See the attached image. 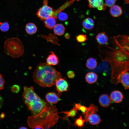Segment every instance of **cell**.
<instances>
[{
    "label": "cell",
    "mask_w": 129,
    "mask_h": 129,
    "mask_svg": "<svg viewBox=\"0 0 129 129\" xmlns=\"http://www.w3.org/2000/svg\"><path fill=\"white\" fill-rule=\"evenodd\" d=\"M5 83L4 79L0 73V91L4 88Z\"/></svg>",
    "instance_id": "33"
},
{
    "label": "cell",
    "mask_w": 129,
    "mask_h": 129,
    "mask_svg": "<svg viewBox=\"0 0 129 129\" xmlns=\"http://www.w3.org/2000/svg\"><path fill=\"white\" fill-rule=\"evenodd\" d=\"M110 10L111 15L113 17H116L121 15L122 13L121 7L118 5H114L111 7Z\"/></svg>",
    "instance_id": "17"
},
{
    "label": "cell",
    "mask_w": 129,
    "mask_h": 129,
    "mask_svg": "<svg viewBox=\"0 0 129 129\" xmlns=\"http://www.w3.org/2000/svg\"><path fill=\"white\" fill-rule=\"evenodd\" d=\"M89 7L91 8H96L99 10L104 11L106 5L103 0H88Z\"/></svg>",
    "instance_id": "8"
},
{
    "label": "cell",
    "mask_w": 129,
    "mask_h": 129,
    "mask_svg": "<svg viewBox=\"0 0 129 129\" xmlns=\"http://www.w3.org/2000/svg\"><path fill=\"white\" fill-rule=\"evenodd\" d=\"M74 104L75 105L74 106L75 108L77 110L81 111L84 115L87 111L88 108L85 106L82 105L79 103H74Z\"/></svg>",
    "instance_id": "28"
},
{
    "label": "cell",
    "mask_w": 129,
    "mask_h": 129,
    "mask_svg": "<svg viewBox=\"0 0 129 129\" xmlns=\"http://www.w3.org/2000/svg\"><path fill=\"white\" fill-rule=\"evenodd\" d=\"M57 109L56 105L47 102L44 108L38 114L28 118L29 126L32 129H42L53 127L59 118Z\"/></svg>",
    "instance_id": "2"
},
{
    "label": "cell",
    "mask_w": 129,
    "mask_h": 129,
    "mask_svg": "<svg viewBox=\"0 0 129 129\" xmlns=\"http://www.w3.org/2000/svg\"><path fill=\"white\" fill-rule=\"evenodd\" d=\"M85 122V120L82 118V116L80 115L79 118L75 119L74 125L75 126L81 128L83 126Z\"/></svg>",
    "instance_id": "27"
},
{
    "label": "cell",
    "mask_w": 129,
    "mask_h": 129,
    "mask_svg": "<svg viewBox=\"0 0 129 129\" xmlns=\"http://www.w3.org/2000/svg\"><path fill=\"white\" fill-rule=\"evenodd\" d=\"M70 34L68 33H66L64 35L65 38L66 39H69L70 38Z\"/></svg>",
    "instance_id": "37"
},
{
    "label": "cell",
    "mask_w": 129,
    "mask_h": 129,
    "mask_svg": "<svg viewBox=\"0 0 129 129\" xmlns=\"http://www.w3.org/2000/svg\"><path fill=\"white\" fill-rule=\"evenodd\" d=\"M10 28L8 23L7 22L0 23V30L2 32H5L8 31Z\"/></svg>",
    "instance_id": "29"
},
{
    "label": "cell",
    "mask_w": 129,
    "mask_h": 129,
    "mask_svg": "<svg viewBox=\"0 0 129 129\" xmlns=\"http://www.w3.org/2000/svg\"><path fill=\"white\" fill-rule=\"evenodd\" d=\"M44 21L45 27L50 29L53 28L56 24L55 18L53 16L48 17Z\"/></svg>",
    "instance_id": "19"
},
{
    "label": "cell",
    "mask_w": 129,
    "mask_h": 129,
    "mask_svg": "<svg viewBox=\"0 0 129 129\" xmlns=\"http://www.w3.org/2000/svg\"><path fill=\"white\" fill-rule=\"evenodd\" d=\"M54 28V32L56 35L61 36L64 34L65 28L62 24H56Z\"/></svg>",
    "instance_id": "23"
},
{
    "label": "cell",
    "mask_w": 129,
    "mask_h": 129,
    "mask_svg": "<svg viewBox=\"0 0 129 129\" xmlns=\"http://www.w3.org/2000/svg\"><path fill=\"white\" fill-rule=\"evenodd\" d=\"M3 102V98L0 95V109L2 106Z\"/></svg>",
    "instance_id": "36"
},
{
    "label": "cell",
    "mask_w": 129,
    "mask_h": 129,
    "mask_svg": "<svg viewBox=\"0 0 129 129\" xmlns=\"http://www.w3.org/2000/svg\"><path fill=\"white\" fill-rule=\"evenodd\" d=\"M67 75L68 77L70 79L73 78L75 76L74 72L72 70L68 71L67 73Z\"/></svg>",
    "instance_id": "34"
},
{
    "label": "cell",
    "mask_w": 129,
    "mask_h": 129,
    "mask_svg": "<svg viewBox=\"0 0 129 129\" xmlns=\"http://www.w3.org/2000/svg\"><path fill=\"white\" fill-rule=\"evenodd\" d=\"M75 0H71L69 1H68L65 3L64 5H63L61 7L57 10H55L53 16L55 18H57L58 14L59 13L61 12L62 10H64L67 6L71 5L74 2Z\"/></svg>",
    "instance_id": "26"
},
{
    "label": "cell",
    "mask_w": 129,
    "mask_h": 129,
    "mask_svg": "<svg viewBox=\"0 0 129 129\" xmlns=\"http://www.w3.org/2000/svg\"><path fill=\"white\" fill-rule=\"evenodd\" d=\"M129 73L128 71H126L123 73L120 76L119 83L122 84L125 90L129 89Z\"/></svg>",
    "instance_id": "11"
},
{
    "label": "cell",
    "mask_w": 129,
    "mask_h": 129,
    "mask_svg": "<svg viewBox=\"0 0 129 129\" xmlns=\"http://www.w3.org/2000/svg\"><path fill=\"white\" fill-rule=\"evenodd\" d=\"M4 49L7 55L14 58L22 56L24 51L22 43L17 37H12L6 40L4 43Z\"/></svg>",
    "instance_id": "5"
},
{
    "label": "cell",
    "mask_w": 129,
    "mask_h": 129,
    "mask_svg": "<svg viewBox=\"0 0 129 129\" xmlns=\"http://www.w3.org/2000/svg\"><path fill=\"white\" fill-rule=\"evenodd\" d=\"M82 24L85 29L89 30L92 29L93 28L94 26V22L92 19L88 17L84 20Z\"/></svg>",
    "instance_id": "21"
},
{
    "label": "cell",
    "mask_w": 129,
    "mask_h": 129,
    "mask_svg": "<svg viewBox=\"0 0 129 129\" xmlns=\"http://www.w3.org/2000/svg\"><path fill=\"white\" fill-rule=\"evenodd\" d=\"M98 76L97 74L93 72H90L86 75L85 79L86 82L90 84L96 82L97 81Z\"/></svg>",
    "instance_id": "18"
},
{
    "label": "cell",
    "mask_w": 129,
    "mask_h": 129,
    "mask_svg": "<svg viewBox=\"0 0 129 129\" xmlns=\"http://www.w3.org/2000/svg\"><path fill=\"white\" fill-rule=\"evenodd\" d=\"M97 62L96 59L92 57H90L86 60V67L91 70L95 68L97 65Z\"/></svg>",
    "instance_id": "24"
},
{
    "label": "cell",
    "mask_w": 129,
    "mask_h": 129,
    "mask_svg": "<svg viewBox=\"0 0 129 129\" xmlns=\"http://www.w3.org/2000/svg\"><path fill=\"white\" fill-rule=\"evenodd\" d=\"M59 20L61 21H64L68 19V16L64 12H60L58 15L57 17Z\"/></svg>",
    "instance_id": "31"
},
{
    "label": "cell",
    "mask_w": 129,
    "mask_h": 129,
    "mask_svg": "<svg viewBox=\"0 0 129 129\" xmlns=\"http://www.w3.org/2000/svg\"><path fill=\"white\" fill-rule=\"evenodd\" d=\"M25 30L27 33L32 35L35 33L37 31V27L35 24L32 23H27L25 26Z\"/></svg>",
    "instance_id": "22"
},
{
    "label": "cell",
    "mask_w": 129,
    "mask_h": 129,
    "mask_svg": "<svg viewBox=\"0 0 129 129\" xmlns=\"http://www.w3.org/2000/svg\"><path fill=\"white\" fill-rule=\"evenodd\" d=\"M48 0H43V6L39 9L36 14L41 20L53 16L55 10L48 5Z\"/></svg>",
    "instance_id": "6"
},
{
    "label": "cell",
    "mask_w": 129,
    "mask_h": 129,
    "mask_svg": "<svg viewBox=\"0 0 129 129\" xmlns=\"http://www.w3.org/2000/svg\"><path fill=\"white\" fill-rule=\"evenodd\" d=\"M101 120L100 116L97 114L94 113L89 117L87 122L92 125H97L101 122Z\"/></svg>",
    "instance_id": "20"
},
{
    "label": "cell",
    "mask_w": 129,
    "mask_h": 129,
    "mask_svg": "<svg viewBox=\"0 0 129 129\" xmlns=\"http://www.w3.org/2000/svg\"><path fill=\"white\" fill-rule=\"evenodd\" d=\"M96 39L100 45L107 44L108 40V37L104 32L98 33L96 37Z\"/></svg>",
    "instance_id": "12"
},
{
    "label": "cell",
    "mask_w": 129,
    "mask_h": 129,
    "mask_svg": "<svg viewBox=\"0 0 129 129\" xmlns=\"http://www.w3.org/2000/svg\"><path fill=\"white\" fill-rule=\"evenodd\" d=\"M11 89L13 92H17L19 91V88L18 86L14 85L12 87Z\"/></svg>",
    "instance_id": "35"
},
{
    "label": "cell",
    "mask_w": 129,
    "mask_h": 129,
    "mask_svg": "<svg viewBox=\"0 0 129 129\" xmlns=\"http://www.w3.org/2000/svg\"><path fill=\"white\" fill-rule=\"evenodd\" d=\"M34 81L43 87H51L55 85L58 79L62 77L61 73L51 65L41 63L35 70L33 75Z\"/></svg>",
    "instance_id": "3"
},
{
    "label": "cell",
    "mask_w": 129,
    "mask_h": 129,
    "mask_svg": "<svg viewBox=\"0 0 129 129\" xmlns=\"http://www.w3.org/2000/svg\"><path fill=\"white\" fill-rule=\"evenodd\" d=\"M60 95L54 92L47 93L45 96V99L47 102L50 104L57 103L60 99L59 98Z\"/></svg>",
    "instance_id": "9"
},
{
    "label": "cell",
    "mask_w": 129,
    "mask_h": 129,
    "mask_svg": "<svg viewBox=\"0 0 129 129\" xmlns=\"http://www.w3.org/2000/svg\"><path fill=\"white\" fill-rule=\"evenodd\" d=\"M114 41L116 48L107 46L108 49L101 51L103 56L100 57L102 61H106L110 64L112 70L111 82L117 84L120 75L129 71V48L122 46L115 40Z\"/></svg>",
    "instance_id": "1"
},
{
    "label": "cell",
    "mask_w": 129,
    "mask_h": 129,
    "mask_svg": "<svg viewBox=\"0 0 129 129\" xmlns=\"http://www.w3.org/2000/svg\"><path fill=\"white\" fill-rule=\"evenodd\" d=\"M78 113L77 110L75 108L74 106L73 108L71 110L68 111H62L61 112H60L58 113H64L65 114H66V116L63 118H62L64 119H65L66 118H67L68 121L69 122L68 118L69 117H74Z\"/></svg>",
    "instance_id": "25"
},
{
    "label": "cell",
    "mask_w": 129,
    "mask_h": 129,
    "mask_svg": "<svg viewBox=\"0 0 129 129\" xmlns=\"http://www.w3.org/2000/svg\"><path fill=\"white\" fill-rule=\"evenodd\" d=\"M20 129H27V128L25 127H21V128H20Z\"/></svg>",
    "instance_id": "38"
},
{
    "label": "cell",
    "mask_w": 129,
    "mask_h": 129,
    "mask_svg": "<svg viewBox=\"0 0 129 129\" xmlns=\"http://www.w3.org/2000/svg\"><path fill=\"white\" fill-rule=\"evenodd\" d=\"M116 41L121 46L129 47V36L126 35H118L114 37Z\"/></svg>",
    "instance_id": "10"
},
{
    "label": "cell",
    "mask_w": 129,
    "mask_h": 129,
    "mask_svg": "<svg viewBox=\"0 0 129 129\" xmlns=\"http://www.w3.org/2000/svg\"><path fill=\"white\" fill-rule=\"evenodd\" d=\"M49 55L46 59L47 64L50 65H57L59 62V59L57 56L53 52Z\"/></svg>",
    "instance_id": "16"
},
{
    "label": "cell",
    "mask_w": 129,
    "mask_h": 129,
    "mask_svg": "<svg viewBox=\"0 0 129 129\" xmlns=\"http://www.w3.org/2000/svg\"><path fill=\"white\" fill-rule=\"evenodd\" d=\"M98 107L93 104H91L88 108L87 111L84 115L86 122H87L89 117L93 114L96 113L98 111Z\"/></svg>",
    "instance_id": "15"
},
{
    "label": "cell",
    "mask_w": 129,
    "mask_h": 129,
    "mask_svg": "<svg viewBox=\"0 0 129 129\" xmlns=\"http://www.w3.org/2000/svg\"><path fill=\"white\" fill-rule=\"evenodd\" d=\"M76 39L78 42L82 43L86 41L87 38L86 35L80 34L76 36Z\"/></svg>",
    "instance_id": "30"
},
{
    "label": "cell",
    "mask_w": 129,
    "mask_h": 129,
    "mask_svg": "<svg viewBox=\"0 0 129 129\" xmlns=\"http://www.w3.org/2000/svg\"><path fill=\"white\" fill-rule=\"evenodd\" d=\"M111 101L110 97L105 94L101 95L98 100L99 102L100 105L104 107L109 106L111 103Z\"/></svg>",
    "instance_id": "13"
},
{
    "label": "cell",
    "mask_w": 129,
    "mask_h": 129,
    "mask_svg": "<svg viewBox=\"0 0 129 129\" xmlns=\"http://www.w3.org/2000/svg\"><path fill=\"white\" fill-rule=\"evenodd\" d=\"M123 97L122 93L120 91L117 90L112 92L110 97L111 100L116 103L121 102L123 99Z\"/></svg>",
    "instance_id": "14"
},
{
    "label": "cell",
    "mask_w": 129,
    "mask_h": 129,
    "mask_svg": "<svg viewBox=\"0 0 129 129\" xmlns=\"http://www.w3.org/2000/svg\"><path fill=\"white\" fill-rule=\"evenodd\" d=\"M116 0H105V4L108 7H111L114 5Z\"/></svg>",
    "instance_id": "32"
},
{
    "label": "cell",
    "mask_w": 129,
    "mask_h": 129,
    "mask_svg": "<svg viewBox=\"0 0 129 129\" xmlns=\"http://www.w3.org/2000/svg\"><path fill=\"white\" fill-rule=\"evenodd\" d=\"M56 90L58 93L60 95L64 92L68 91L69 85L68 81L64 78H59L56 81L55 84Z\"/></svg>",
    "instance_id": "7"
},
{
    "label": "cell",
    "mask_w": 129,
    "mask_h": 129,
    "mask_svg": "<svg viewBox=\"0 0 129 129\" xmlns=\"http://www.w3.org/2000/svg\"><path fill=\"white\" fill-rule=\"evenodd\" d=\"M22 96L24 103L33 116H35L41 112L47 102L35 92L32 86L24 87Z\"/></svg>",
    "instance_id": "4"
}]
</instances>
